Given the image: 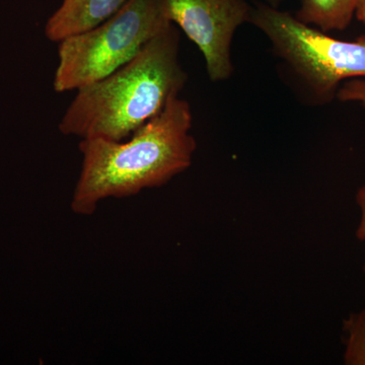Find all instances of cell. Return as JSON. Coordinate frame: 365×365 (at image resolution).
Returning a JSON list of instances; mask_svg holds the SVG:
<instances>
[{
  "mask_svg": "<svg viewBox=\"0 0 365 365\" xmlns=\"http://www.w3.org/2000/svg\"><path fill=\"white\" fill-rule=\"evenodd\" d=\"M180 33L170 24L107 78L78 90L59 130L64 135L123 141L179 97L188 81Z\"/></svg>",
  "mask_w": 365,
  "mask_h": 365,
  "instance_id": "2",
  "label": "cell"
},
{
  "mask_svg": "<svg viewBox=\"0 0 365 365\" xmlns=\"http://www.w3.org/2000/svg\"><path fill=\"white\" fill-rule=\"evenodd\" d=\"M168 19L202 53L212 81H227L234 71L232 39L251 18L247 0H163Z\"/></svg>",
  "mask_w": 365,
  "mask_h": 365,
  "instance_id": "5",
  "label": "cell"
},
{
  "mask_svg": "<svg viewBox=\"0 0 365 365\" xmlns=\"http://www.w3.org/2000/svg\"><path fill=\"white\" fill-rule=\"evenodd\" d=\"M192 122L189 103L177 97L126 140L81 139L83 165L72 211L91 215L105 199L158 188L188 170L197 148Z\"/></svg>",
  "mask_w": 365,
  "mask_h": 365,
  "instance_id": "1",
  "label": "cell"
},
{
  "mask_svg": "<svg viewBox=\"0 0 365 365\" xmlns=\"http://www.w3.org/2000/svg\"><path fill=\"white\" fill-rule=\"evenodd\" d=\"M249 23L270 41L284 73L309 104H330L343 83L365 78V35L336 39L263 2L252 6Z\"/></svg>",
  "mask_w": 365,
  "mask_h": 365,
  "instance_id": "3",
  "label": "cell"
},
{
  "mask_svg": "<svg viewBox=\"0 0 365 365\" xmlns=\"http://www.w3.org/2000/svg\"><path fill=\"white\" fill-rule=\"evenodd\" d=\"M344 364L365 365V309L349 314L343 322Z\"/></svg>",
  "mask_w": 365,
  "mask_h": 365,
  "instance_id": "8",
  "label": "cell"
},
{
  "mask_svg": "<svg viewBox=\"0 0 365 365\" xmlns=\"http://www.w3.org/2000/svg\"><path fill=\"white\" fill-rule=\"evenodd\" d=\"M355 18L365 25V0H359Z\"/></svg>",
  "mask_w": 365,
  "mask_h": 365,
  "instance_id": "11",
  "label": "cell"
},
{
  "mask_svg": "<svg viewBox=\"0 0 365 365\" xmlns=\"http://www.w3.org/2000/svg\"><path fill=\"white\" fill-rule=\"evenodd\" d=\"M127 0H62L45 26V35L55 43L86 32L108 20Z\"/></svg>",
  "mask_w": 365,
  "mask_h": 365,
  "instance_id": "6",
  "label": "cell"
},
{
  "mask_svg": "<svg viewBox=\"0 0 365 365\" xmlns=\"http://www.w3.org/2000/svg\"><path fill=\"white\" fill-rule=\"evenodd\" d=\"M355 201H356L357 206H359L360 211L359 227L356 228L355 235H356V237L359 241L365 242V184L362 185V186L357 190L356 196H355ZM364 271L365 273V257Z\"/></svg>",
  "mask_w": 365,
  "mask_h": 365,
  "instance_id": "10",
  "label": "cell"
},
{
  "mask_svg": "<svg viewBox=\"0 0 365 365\" xmlns=\"http://www.w3.org/2000/svg\"><path fill=\"white\" fill-rule=\"evenodd\" d=\"M337 98L341 102H357L365 106V81L355 78L345 81L338 90Z\"/></svg>",
  "mask_w": 365,
  "mask_h": 365,
  "instance_id": "9",
  "label": "cell"
},
{
  "mask_svg": "<svg viewBox=\"0 0 365 365\" xmlns=\"http://www.w3.org/2000/svg\"><path fill=\"white\" fill-rule=\"evenodd\" d=\"M170 24L163 0H127L100 25L58 43L54 91H78L107 78Z\"/></svg>",
  "mask_w": 365,
  "mask_h": 365,
  "instance_id": "4",
  "label": "cell"
},
{
  "mask_svg": "<svg viewBox=\"0 0 365 365\" xmlns=\"http://www.w3.org/2000/svg\"><path fill=\"white\" fill-rule=\"evenodd\" d=\"M265 1L266 4H269V6L278 9V7H279L280 4H282L284 0H265Z\"/></svg>",
  "mask_w": 365,
  "mask_h": 365,
  "instance_id": "12",
  "label": "cell"
},
{
  "mask_svg": "<svg viewBox=\"0 0 365 365\" xmlns=\"http://www.w3.org/2000/svg\"><path fill=\"white\" fill-rule=\"evenodd\" d=\"M294 16L324 33L343 31L355 18L359 0H299Z\"/></svg>",
  "mask_w": 365,
  "mask_h": 365,
  "instance_id": "7",
  "label": "cell"
}]
</instances>
